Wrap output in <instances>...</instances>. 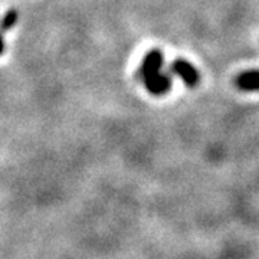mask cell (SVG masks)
Listing matches in <instances>:
<instances>
[{
  "label": "cell",
  "instance_id": "cell-1",
  "mask_svg": "<svg viewBox=\"0 0 259 259\" xmlns=\"http://www.w3.org/2000/svg\"><path fill=\"white\" fill-rule=\"evenodd\" d=\"M163 62H164V56H163V54L160 51H157V49L150 51L147 55L143 58V62L140 65V78L143 81H146L148 78L157 75L158 72H161Z\"/></svg>",
  "mask_w": 259,
  "mask_h": 259
},
{
  "label": "cell",
  "instance_id": "cell-2",
  "mask_svg": "<svg viewBox=\"0 0 259 259\" xmlns=\"http://www.w3.org/2000/svg\"><path fill=\"white\" fill-rule=\"evenodd\" d=\"M170 71L173 74H176L177 76H180L186 87H189V88H194L199 83V79H200L197 69L186 59L173 61V64L170 66Z\"/></svg>",
  "mask_w": 259,
  "mask_h": 259
},
{
  "label": "cell",
  "instance_id": "cell-3",
  "mask_svg": "<svg viewBox=\"0 0 259 259\" xmlns=\"http://www.w3.org/2000/svg\"><path fill=\"white\" fill-rule=\"evenodd\" d=\"M147 91L151 95H156V97H161L170 91L171 88V76L164 72H158L157 75L148 78L146 81H143Z\"/></svg>",
  "mask_w": 259,
  "mask_h": 259
},
{
  "label": "cell",
  "instance_id": "cell-4",
  "mask_svg": "<svg viewBox=\"0 0 259 259\" xmlns=\"http://www.w3.org/2000/svg\"><path fill=\"white\" fill-rule=\"evenodd\" d=\"M235 81H236V85L243 91H258L259 74L256 69H252V71H248V72H242Z\"/></svg>",
  "mask_w": 259,
  "mask_h": 259
},
{
  "label": "cell",
  "instance_id": "cell-5",
  "mask_svg": "<svg viewBox=\"0 0 259 259\" xmlns=\"http://www.w3.org/2000/svg\"><path fill=\"white\" fill-rule=\"evenodd\" d=\"M19 13L16 9H10L6 12V15L3 16V19L0 20V33H5L10 29L13 28L18 22Z\"/></svg>",
  "mask_w": 259,
  "mask_h": 259
},
{
  "label": "cell",
  "instance_id": "cell-6",
  "mask_svg": "<svg viewBox=\"0 0 259 259\" xmlns=\"http://www.w3.org/2000/svg\"><path fill=\"white\" fill-rule=\"evenodd\" d=\"M5 52V40H3V33H0V55Z\"/></svg>",
  "mask_w": 259,
  "mask_h": 259
}]
</instances>
